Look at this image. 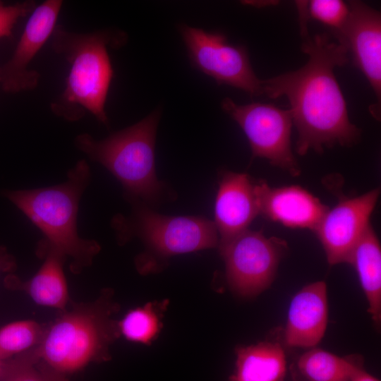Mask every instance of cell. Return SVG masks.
<instances>
[{"label": "cell", "mask_w": 381, "mask_h": 381, "mask_svg": "<svg viewBox=\"0 0 381 381\" xmlns=\"http://www.w3.org/2000/svg\"><path fill=\"white\" fill-rule=\"evenodd\" d=\"M287 370L283 345L270 339L237 347L235 366L226 381H284Z\"/></svg>", "instance_id": "cell-17"}, {"label": "cell", "mask_w": 381, "mask_h": 381, "mask_svg": "<svg viewBox=\"0 0 381 381\" xmlns=\"http://www.w3.org/2000/svg\"><path fill=\"white\" fill-rule=\"evenodd\" d=\"M47 325L26 320L11 322L0 329V359L6 360L38 346Z\"/></svg>", "instance_id": "cell-22"}, {"label": "cell", "mask_w": 381, "mask_h": 381, "mask_svg": "<svg viewBox=\"0 0 381 381\" xmlns=\"http://www.w3.org/2000/svg\"><path fill=\"white\" fill-rule=\"evenodd\" d=\"M36 253L44 259L37 272L27 281L8 274L4 278V286L11 290L25 291L37 305L63 311L71 301L63 270L67 258L53 248H37Z\"/></svg>", "instance_id": "cell-16"}, {"label": "cell", "mask_w": 381, "mask_h": 381, "mask_svg": "<svg viewBox=\"0 0 381 381\" xmlns=\"http://www.w3.org/2000/svg\"><path fill=\"white\" fill-rule=\"evenodd\" d=\"M327 322V285L323 281L309 284L290 302L283 342L291 348L315 347L324 337Z\"/></svg>", "instance_id": "cell-15"}, {"label": "cell", "mask_w": 381, "mask_h": 381, "mask_svg": "<svg viewBox=\"0 0 381 381\" xmlns=\"http://www.w3.org/2000/svg\"><path fill=\"white\" fill-rule=\"evenodd\" d=\"M17 264L15 258L10 254L6 248L0 246V273L11 274L16 270Z\"/></svg>", "instance_id": "cell-26"}, {"label": "cell", "mask_w": 381, "mask_h": 381, "mask_svg": "<svg viewBox=\"0 0 381 381\" xmlns=\"http://www.w3.org/2000/svg\"><path fill=\"white\" fill-rule=\"evenodd\" d=\"M37 6L35 1H25L11 5L0 1V38L8 37L18 20L31 13Z\"/></svg>", "instance_id": "cell-24"}, {"label": "cell", "mask_w": 381, "mask_h": 381, "mask_svg": "<svg viewBox=\"0 0 381 381\" xmlns=\"http://www.w3.org/2000/svg\"><path fill=\"white\" fill-rule=\"evenodd\" d=\"M161 109L135 124L95 140L87 133L75 139L76 147L107 169L120 181L129 198L152 202L161 196L163 183L157 179L155 147Z\"/></svg>", "instance_id": "cell-5"}, {"label": "cell", "mask_w": 381, "mask_h": 381, "mask_svg": "<svg viewBox=\"0 0 381 381\" xmlns=\"http://www.w3.org/2000/svg\"><path fill=\"white\" fill-rule=\"evenodd\" d=\"M351 368L349 356L313 347L293 361L289 370L293 381H349Z\"/></svg>", "instance_id": "cell-19"}, {"label": "cell", "mask_w": 381, "mask_h": 381, "mask_svg": "<svg viewBox=\"0 0 381 381\" xmlns=\"http://www.w3.org/2000/svg\"><path fill=\"white\" fill-rule=\"evenodd\" d=\"M301 49L309 56L299 69L262 80L263 94L286 96L293 124L298 131L296 152L322 153L336 145L357 143L361 131L349 118L346 103L334 74V68L349 62L347 49L326 33L301 35Z\"/></svg>", "instance_id": "cell-1"}, {"label": "cell", "mask_w": 381, "mask_h": 381, "mask_svg": "<svg viewBox=\"0 0 381 381\" xmlns=\"http://www.w3.org/2000/svg\"><path fill=\"white\" fill-rule=\"evenodd\" d=\"M306 11L308 19L312 18L336 31L346 22L349 8L341 0H312L307 1Z\"/></svg>", "instance_id": "cell-23"}, {"label": "cell", "mask_w": 381, "mask_h": 381, "mask_svg": "<svg viewBox=\"0 0 381 381\" xmlns=\"http://www.w3.org/2000/svg\"><path fill=\"white\" fill-rule=\"evenodd\" d=\"M355 269L368 303V311L375 324L381 322V248L370 224L346 261Z\"/></svg>", "instance_id": "cell-18"}, {"label": "cell", "mask_w": 381, "mask_h": 381, "mask_svg": "<svg viewBox=\"0 0 381 381\" xmlns=\"http://www.w3.org/2000/svg\"><path fill=\"white\" fill-rule=\"evenodd\" d=\"M167 305V300L152 301L129 310L119 321L121 335L131 341L151 344L162 327L163 312Z\"/></svg>", "instance_id": "cell-20"}, {"label": "cell", "mask_w": 381, "mask_h": 381, "mask_svg": "<svg viewBox=\"0 0 381 381\" xmlns=\"http://www.w3.org/2000/svg\"><path fill=\"white\" fill-rule=\"evenodd\" d=\"M351 368L349 381H380L368 373L363 368V360L360 355H349Z\"/></svg>", "instance_id": "cell-25"}, {"label": "cell", "mask_w": 381, "mask_h": 381, "mask_svg": "<svg viewBox=\"0 0 381 381\" xmlns=\"http://www.w3.org/2000/svg\"><path fill=\"white\" fill-rule=\"evenodd\" d=\"M222 109L241 128L249 142L252 159H267L270 163L293 176L301 174L291 143L293 120L289 109L272 104H236L224 98Z\"/></svg>", "instance_id": "cell-7"}, {"label": "cell", "mask_w": 381, "mask_h": 381, "mask_svg": "<svg viewBox=\"0 0 381 381\" xmlns=\"http://www.w3.org/2000/svg\"><path fill=\"white\" fill-rule=\"evenodd\" d=\"M0 381H68L66 375L48 366L36 346L2 361Z\"/></svg>", "instance_id": "cell-21"}, {"label": "cell", "mask_w": 381, "mask_h": 381, "mask_svg": "<svg viewBox=\"0 0 381 381\" xmlns=\"http://www.w3.org/2000/svg\"><path fill=\"white\" fill-rule=\"evenodd\" d=\"M112 226L123 243L140 238L149 249L162 257L188 253L218 246L214 223L202 217H170L138 207L130 218L116 217Z\"/></svg>", "instance_id": "cell-6"}, {"label": "cell", "mask_w": 381, "mask_h": 381, "mask_svg": "<svg viewBox=\"0 0 381 381\" xmlns=\"http://www.w3.org/2000/svg\"><path fill=\"white\" fill-rule=\"evenodd\" d=\"M379 195L380 189L375 188L359 196L344 198L325 214L314 232L329 265L346 262L370 224Z\"/></svg>", "instance_id": "cell-11"}, {"label": "cell", "mask_w": 381, "mask_h": 381, "mask_svg": "<svg viewBox=\"0 0 381 381\" xmlns=\"http://www.w3.org/2000/svg\"><path fill=\"white\" fill-rule=\"evenodd\" d=\"M51 39L53 50L70 67L63 92L51 103L52 111L69 121L89 112L107 126L105 106L114 75L108 48L122 46L126 36L111 30L78 33L56 25Z\"/></svg>", "instance_id": "cell-2"}, {"label": "cell", "mask_w": 381, "mask_h": 381, "mask_svg": "<svg viewBox=\"0 0 381 381\" xmlns=\"http://www.w3.org/2000/svg\"><path fill=\"white\" fill-rule=\"evenodd\" d=\"M67 176L59 185L5 190L3 195L43 234L37 248H53L71 258L70 269L78 274L92 265L101 247L96 241L81 238L77 231L79 201L90 180L88 164L80 160Z\"/></svg>", "instance_id": "cell-4"}, {"label": "cell", "mask_w": 381, "mask_h": 381, "mask_svg": "<svg viewBox=\"0 0 381 381\" xmlns=\"http://www.w3.org/2000/svg\"><path fill=\"white\" fill-rule=\"evenodd\" d=\"M62 5L61 0H47L32 11L11 57L0 66V84L4 92L16 94L37 86L40 75L30 66L52 37Z\"/></svg>", "instance_id": "cell-10"}, {"label": "cell", "mask_w": 381, "mask_h": 381, "mask_svg": "<svg viewBox=\"0 0 381 381\" xmlns=\"http://www.w3.org/2000/svg\"><path fill=\"white\" fill-rule=\"evenodd\" d=\"M254 190L259 214L286 227L314 231L329 208L299 186L274 188L260 181Z\"/></svg>", "instance_id": "cell-13"}, {"label": "cell", "mask_w": 381, "mask_h": 381, "mask_svg": "<svg viewBox=\"0 0 381 381\" xmlns=\"http://www.w3.org/2000/svg\"><path fill=\"white\" fill-rule=\"evenodd\" d=\"M254 186L246 174L225 171L222 174L214 205L219 248L248 229L259 214Z\"/></svg>", "instance_id": "cell-14"}, {"label": "cell", "mask_w": 381, "mask_h": 381, "mask_svg": "<svg viewBox=\"0 0 381 381\" xmlns=\"http://www.w3.org/2000/svg\"><path fill=\"white\" fill-rule=\"evenodd\" d=\"M344 25L333 31L353 56L354 65L366 77L380 104L381 97V15L360 1H350Z\"/></svg>", "instance_id": "cell-12"}, {"label": "cell", "mask_w": 381, "mask_h": 381, "mask_svg": "<svg viewBox=\"0 0 381 381\" xmlns=\"http://www.w3.org/2000/svg\"><path fill=\"white\" fill-rule=\"evenodd\" d=\"M288 249L284 240L249 229L219 248L231 289L243 297H253L266 290Z\"/></svg>", "instance_id": "cell-8"}, {"label": "cell", "mask_w": 381, "mask_h": 381, "mask_svg": "<svg viewBox=\"0 0 381 381\" xmlns=\"http://www.w3.org/2000/svg\"><path fill=\"white\" fill-rule=\"evenodd\" d=\"M1 364H2V361L0 359V374H1Z\"/></svg>", "instance_id": "cell-27"}, {"label": "cell", "mask_w": 381, "mask_h": 381, "mask_svg": "<svg viewBox=\"0 0 381 381\" xmlns=\"http://www.w3.org/2000/svg\"><path fill=\"white\" fill-rule=\"evenodd\" d=\"M69 303L47 325L43 339L36 346L43 362L66 375L91 363L109 361L110 346L121 336L119 321L113 318L120 306L111 289H103L93 301Z\"/></svg>", "instance_id": "cell-3"}, {"label": "cell", "mask_w": 381, "mask_h": 381, "mask_svg": "<svg viewBox=\"0 0 381 381\" xmlns=\"http://www.w3.org/2000/svg\"><path fill=\"white\" fill-rule=\"evenodd\" d=\"M181 37L192 64L219 85L240 89L250 96L263 94L262 80L255 75L246 47L236 46L221 32L180 25Z\"/></svg>", "instance_id": "cell-9"}]
</instances>
